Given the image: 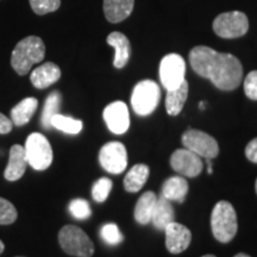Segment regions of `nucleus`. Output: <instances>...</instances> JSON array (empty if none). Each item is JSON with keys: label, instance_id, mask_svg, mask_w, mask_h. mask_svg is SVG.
<instances>
[{"label": "nucleus", "instance_id": "nucleus-6", "mask_svg": "<svg viewBox=\"0 0 257 257\" xmlns=\"http://www.w3.org/2000/svg\"><path fill=\"white\" fill-rule=\"evenodd\" d=\"M28 163L36 170H46L53 162V149L49 141L42 134L34 133L27 138L24 146Z\"/></svg>", "mask_w": 257, "mask_h": 257}, {"label": "nucleus", "instance_id": "nucleus-33", "mask_svg": "<svg viewBox=\"0 0 257 257\" xmlns=\"http://www.w3.org/2000/svg\"><path fill=\"white\" fill-rule=\"evenodd\" d=\"M12 125H14V123H12V120L9 117L0 113V135H6L11 133Z\"/></svg>", "mask_w": 257, "mask_h": 257}, {"label": "nucleus", "instance_id": "nucleus-18", "mask_svg": "<svg viewBox=\"0 0 257 257\" xmlns=\"http://www.w3.org/2000/svg\"><path fill=\"white\" fill-rule=\"evenodd\" d=\"M188 193V182L182 176H173L166 180L162 187V197L169 201L184 202Z\"/></svg>", "mask_w": 257, "mask_h": 257}, {"label": "nucleus", "instance_id": "nucleus-21", "mask_svg": "<svg viewBox=\"0 0 257 257\" xmlns=\"http://www.w3.org/2000/svg\"><path fill=\"white\" fill-rule=\"evenodd\" d=\"M38 107V100L36 98H25L21 102H18L11 110V120L17 126H23L31 120L32 115L35 114Z\"/></svg>", "mask_w": 257, "mask_h": 257}, {"label": "nucleus", "instance_id": "nucleus-29", "mask_svg": "<svg viewBox=\"0 0 257 257\" xmlns=\"http://www.w3.org/2000/svg\"><path fill=\"white\" fill-rule=\"evenodd\" d=\"M17 216V210L14 204L0 197V225L14 224Z\"/></svg>", "mask_w": 257, "mask_h": 257}, {"label": "nucleus", "instance_id": "nucleus-27", "mask_svg": "<svg viewBox=\"0 0 257 257\" xmlns=\"http://www.w3.org/2000/svg\"><path fill=\"white\" fill-rule=\"evenodd\" d=\"M69 212L74 218L80 220H85L91 217L92 211L88 201L85 199H74L69 204Z\"/></svg>", "mask_w": 257, "mask_h": 257}, {"label": "nucleus", "instance_id": "nucleus-9", "mask_svg": "<svg viewBox=\"0 0 257 257\" xmlns=\"http://www.w3.org/2000/svg\"><path fill=\"white\" fill-rule=\"evenodd\" d=\"M186 62L179 54H168L161 60L160 79L167 91L179 87L185 81Z\"/></svg>", "mask_w": 257, "mask_h": 257}, {"label": "nucleus", "instance_id": "nucleus-36", "mask_svg": "<svg viewBox=\"0 0 257 257\" xmlns=\"http://www.w3.org/2000/svg\"><path fill=\"white\" fill-rule=\"evenodd\" d=\"M233 257H250L249 255H246V253H243V252H240V253H237L236 256H233Z\"/></svg>", "mask_w": 257, "mask_h": 257}, {"label": "nucleus", "instance_id": "nucleus-39", "mask_svg": "<svg viewBox=\"0 0 257 257\" xmlns=\"http://www.w3.org/2000/svg\"><path fill=\"white\" fill-rule=\"evenodd\" d=\"M255 188H256V193H257V180H256V185H255Z\"/></svg>", "mask_w": 257, "mask_h": 257}, {"label": "nucleus", "instance_id": "nucleus-11", "mask_svg": "<svg viewBox=\"0 0 257 257\" xmlns=\"http://www.w3.org/2000/svg\"><path fill=\"white\" fill-rule=\"evenodd\" d=\"M170 166L179 174L187 176V178H195L202 172L201 157L195 155L188 149H178L173 153L170 157Z\"/></svg>", "mask_w": 257, "mask_h": 257}, {"label": "nucleus", "instance_id": "nucleus-28", "mask_svg": "<svg viewBox=\"0 0 257 257\" xmlns=\"http://www.w3.org/2000/svg\"><path fill=\"white\" fill-rule=\"evenodd\" d=\"M100 236L104 239L105 243L110 244V245H117L123 242L124 237L119 231V227L113 223L105 224L100 230Z\"/></svg>", "mask_w": 257, "mask_h": 257}, {"label": "nucleus", "instance_id": "nucleus-17", "mask_svg": "<svg viewBox=\"0 0 257 257\" xmlns=\"http://www.w3.org/2000/svg\"><path fill=\"white\" fill-rule=\"evenodd\" d=\"M135 0H104V14L110 23H120L131 15Z\"/></svg>", "mask_w": 257, "mask_h": 257}, {"label": "nucleus", "instance_id": "nucleus-15", "mask_svg": "<svg viewBox=\"0 0 257 257\" xmlns=\"http://www.w3.org/2000/svg\"><path fill=\"white\" fill-rule=\"evenodd\" d=\"M61 78V69L57 64L53 62L43 63L31 72V83L38 89L48 88L54 85Z\"/></svg>", "mask_w": 257, "mask_h": 257}, {"label": "nucleus", "instance_id": "nucleus-14", "mask_svg": "<svg viewBox=\"0 0 257 257\" xmlns=\"http://www.w3.org/2000/svg\"><path fill=\"white\" fill-rule=\"evenodd\" d=\"M28 165L29 163L24 147L19 146V144L12 146L11 150H10L8 167L4 172L5 179L8 181H17L24 175Z\"/></svg>", "mask_w": 257, "mask_h": 257}, {"label": "nucleus", "instance_id": "nucleus-22", "mask_svg": "<svg viewBox=\"0 0 257 257\" xmlns=\"http://www.w3.org/2000/svg\"><path fill=\"white\" fill-rule=\"evenodd\" d=\"M188 96V82L185 81L174 89L167 91L166 108L168 114L178 115L184 108V105Z\"/></svg>", "mask_w": 257, "mask_h": 257}, {"label": "nucleus", "instance_id": "nucleus-23", "mask_svg": "<svg viewBox=\"0 0 257 257\" xmlns=\"http://www.w3.org/2000/svg\"><path fill=\"white\" fill-rule=\"evenodd\" d=\"M149 167L147 165H140L134 166L133 168L127 172L126 176L124 179V188L126 189L128 193H136L141 191L146 182L149 178Z\"/></svg>", "mask_w": 257, "mask_h": 257}, {"label": "nucleus", "instance_id": "nucleus-19", "mask_svg": "<svg viewBox=\"0 0 257 257\" xmlns=\"http://www.w3.org/2000/svg\"><path fill=\"white\" fill-rule=\"evenodd\" d=\"M157 201L156 194L152 191H148L138 199L135 207V219L138 224L147 225L152 223L154 208Z\"/></svg>", "mask_w": 257, "mask_h": 257}, {"label": "nucleus", "instance_id": "nucleus-24", "mask_svg": "<svg viewBox=\"0 0 257 257\" xmlns=\"http://www.w3.org/2000/svg\"><path fill=\"white\" fill-rule=\"evenodd\" d=\"M61 106V93L57 91L51 92L48 98L46 99V102H44L43 112H42V125H43L44 128H50L51 127V118L54 115L59 113Z\"/></svg>", "mask_w": 257, "mask_h": 257}, {"label": "nucleus", "instance_id": "nucleus-20", "mask_svg": "<svg viewBox=\"0 0 257 257\" xmlns=\"http://www.w3.org/2000/svg\"><path fill=\"white\" fill-rule=\"evenodd\" d=\"M174 208H173L170 201L163 197L157 198L152 217V223L154 224V226L159 230H165L170 223L174 221Z\"/></svg>", "mask_w": 257, "mask_h": 257}, {"label": "nucleus", "instance_id": "nucleus-12", "mask_svg": "<svg viewBox=\"0 0 257 257\" xmlns=\"http://www.w3.org/2000/svg\"><path fill=\"white\" fill-rule=\"evenodd\" d=\"M104 120L111 133L123 135L130 126L128 108L123 101H114L107 105L104 110Z\"/></svg>", "mask_w": 257, "mask_h": 257}, {"label": "nucleus", "instance_id": "nucleus-16", "mask_svg": "<svg viewBox=\"0 0 257 257\" xmlns=\"http://www.w3.org/2000/svg\"><path fill=\"white\" fill-rule=\"evenodd\" d=\"M106 42L111 47L114 48L115 55L113 60V66L115 68L120 69L126 66L131 55V46L128 38L121 34V32L114 31L108 35L107 38H106Z\"/></svg>", "mask_w": 257, "mask_h": 257}, {"label": "nucleus", "instance_id": "nucleus-35", "mask_svg": "<svg viewBox=\"0 0 257 257\" xmlns=\"http://www.w3.org/2000/svg\"><path fill=\"white\" fill-rule=\"evenodd\" d=\"M4 249H5L4 243H3V240H0V255H2L3 251H4Z\"/></svg>", "mask_w": 257, "mask_h": 257}, {"label": "nucleus", "instance_id": "nucleus-38", "mask_svg": "<svg viewBox=\"0 0 257 257\" xmlns=\"http://www.w3.org/2000/svg\"><path fill=\"white\" fill-rule=\"evenodd\" d=\"M201 257H216L214 255H205V256H201Z\"/></svg>", "mask_w": 257, "mask_h": 257}, {"label": "nucleus", "instance_id": "nucleus-30", "mask_svg": "<svg viewBox=\"0 0 257 257\" xmlns=\"http://www.w3.org/2000/svg\"><path fill=\"white\" fill-rule=\"evenodd\" d=\"M30 5L35 14L43 16L55 12L60 8L61 0H30Z\"/></svg>", "mask_w": 257, "mask_h": 257}, {"label": "nucleus", "instance_id": "nucleus-1", "mask_svg": "<svg viewBox=\"0 0 257 257\" xmlns=\"http://www.w3.org/2000/svg\"><path fill=\"white\" fill-rule=\"evenodd\" d=\"M189 63L199 76L208 79L221 91H233L243 79L242 63L236 56L218 53L210 47L193 48L189 53Z\"/></svg>", "mask_w": 257, "mask_h": 257}, {"label": "nucleus", "instance_id": "nucleus-31", "mask_svg": "<svg viewBox=\"0 0 257 257\" xmlns=\"http://www.w3.org/2000/svg\"><path fill=\"white\" fill-rule=\"evenodd\" d=\"M244 92L251 100H257V70H252L244 80Z\"/></svg>", "mask_w": 257, "mask_h": 257}, {"label": "nucleus", "instance_id": "nucleus-34", "mask_svg": "<svg viewBox=\"0 0 257 257\" xmlns=\"http://www.w3.org/2000/svg\"><path fill=\"white\" fill-rule=\"evenodd\" d=\"M206 165H207L208 174H212V173H213V168H212V163L210 159H206Z\"/></svg>", "mask_w": 257, "mask_h": 257}, {"label": "nucleus", "instance_id": "nucleus-10", "mask_svg": "<svg viewBox=\"0 0 257 257\" xmlns=\"http://www.w3.org/2000/svg\"><path fill=\"white\" fill-rule=\"evenodd\" d=\"M99 162L106 172L120 174L127 167V152L120 142H110L102 146L99 153Z\"/></svg>", "mask_w": 257, "mask_h": 257}, {"label": "nucleus", "instance_id": "nucleus-8", "mask_svg": "<svg viewBox=\"0 0 257 257\" xmlns=\"http://www.w3.org/2000/svg\"><path fill=\"white\" fill-rule=\"evenodd\" d=\"M182 143L186 149L205 160L216 159L219 154L217 141L208 134L195 128H189L182 135Z\"/></svg>", "mask_w": 257, "mask_h": 257}, {"label": "nucleus", "instance_id": "nucleus-32", "mask_svg": "<svg viewBox=\"0 0 257 257\" xmlns=\"http://www.w3.org/2000/svg\"><path fill=\"white\" fill-rule=\"evenodd\" d=\"M245 156L249 161L257 163V138L252 140L245 148Z\"/></svg>", "mask_w": 257, "mask_h": 257}, {"label": "nucleus", "instance_id": "nucleus-13", "mask_svg": "<svg viewBox=\"0 0 257 257\" xmlns=\"http://www.w3.org/2000/svg\"><path fill=\"white\" fill-rule=\"evenodd\" d=\"M166 231V246L170 253L184 252L188 248L192 240V233L185 225L170 223L165 229Z\"/></svg>", "mask_w": 257, "mask_h": 257}, {"label": "nucleus", "instance_id": "nucleus-26", "mask_svg": "<svg viewBox=\"0 0 257 257\" xmlns=\"http://www.w3.org/2000/svg\"><path fill=\"white\" fill-rule=\"evenodd\" d=\"M112 181L107 178H101L94 182L92 187V197L96 202H104L110 195Z\"/></svg>", "mask_w": 257, "mask_h": 257}, {"label": "nucleus", "instance_id": "nucleus-2", "mask_svg": "<svg viewBox=\"0 0 257 257\" xmlns=\"http://www.w3.org/2000/svg\"><path fill=\"white\" fill-rule=\"evenodd\" d=\"M46 56V46L37 36H29L19 41L11 55V66L19 75H27L34 64Z\"/></svg>", "mask_w": 257, "mask_h": 257}, {"label": "nucleus", "instance_id": "nucleus-3", "mask_svg": "<svg viewBox=\"0 0 257 257\" xmlns=\"http://www.w3.org/2000/svg\"><path fill=\"white\" fill-rule=\"evenodd\" d=\"M211 229L218 242L229 243L234 238L238 223L236 211L229 201H218L212 210Z\"/></svg>", "mask_w": 257, "mask_h": 257}, {"label": "nucleus", "instance_id": "nucleus-4", "mask_svg": "<svg viewBox=\"0 0 257 257\" xmlns=\"http://www.w3.org/2000/svg\"><path fill=\"white\" fill-rule=\"evenodd\" d=\"M59 243L66 253L76 257H91L94 245L85 231L75 225H66L59 232Z\"/></svg>", "mask_w": 257, "mask_h": 257}, {"label": "nucleus", "instance_id": "nucleus-37", "mask_svg": "<svg viewBox=\"0 0 257 257\" xmlns=\"http://www.w3.org/2000/svg\"><path fill=\"white\" fill-rule=\"evenodd\" d=\"M199 107H200V110H204V108H205V102H200V104H199Z\"/></svg>", "mask_w": 257, "mask_h": 257}, {"label": "nucleus", "instance_id": "nucleus-25", "mask_svg": "<svg viewBox=\"0 0 257 257\" xmlns=\"http://www.w3.org/2000/svg\"><path fill=\"white\" fill-rule=\"evenodd\" d=\"M51 127H55L64 134L78 135L82 130V121L57 113L51 118Z\"/></svg>", "mask_w": 257, "mask_h": 257}, {"label": "nucleus", "instance_id": "nucleus-7", "mask_svg": "<svg viewBox=\"0 0 257 257\" xmlns=\"http://www.w3.org/2000/svg\"><path fill=\"white\" fill-rule=\"evenodd\" d=\"M213 30L221 38L242 37L249 30V21L240 11L224 12L213 22Z\"/></svg>", "mask_w": 257, "mask_h": 257}, {"label": "nucleus", "instance_id": "nucleus-5", "mask_svg": "<svg viewBox=\"0 0 257 257\" xmlns=\"http://www.w3.org/2000/svg\"><path fill=\"white\" fill-rule=\"evenodd\" d=\"M161 99V89L153 80H143L135 86L131 95V105L138 115L152 114Z\"/></svg>", "mask_w": 257, "mask_h": 257}]
</instances>
